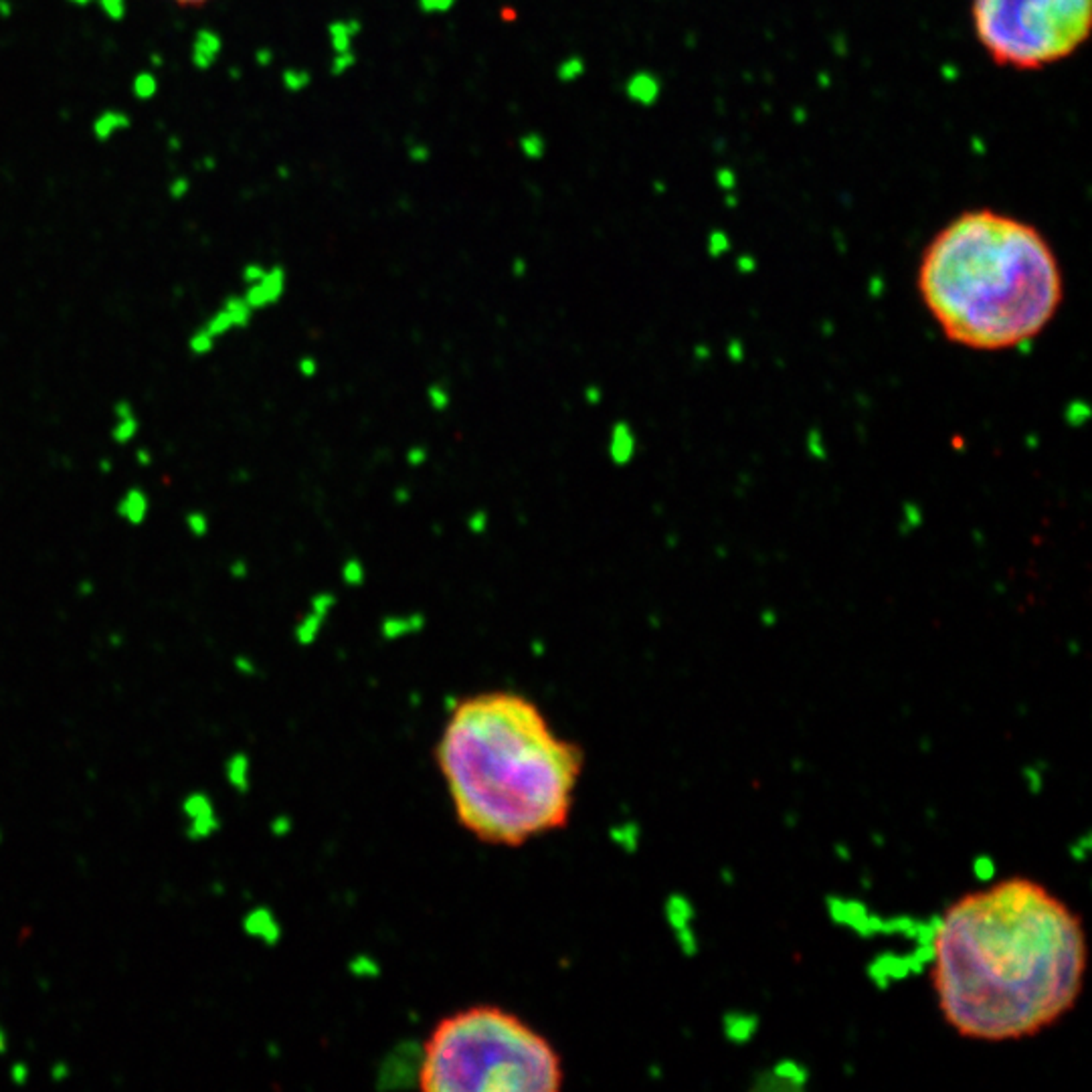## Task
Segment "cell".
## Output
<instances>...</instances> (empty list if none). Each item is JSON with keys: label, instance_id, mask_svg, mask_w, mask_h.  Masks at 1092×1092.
I'll use <instances>...</instances> for the list:
<instances>
[{"label": "cell", "instance_id": "obj_1", "mask_svg": "<svg viewBox=\"0 0 1092 1092\" xmlns=\"http://www.w3.org/2000/svg\"><path fill=\"white\" fill-rule=\"evenodd\" d=\"M1089 967L1083 915L1030 876L961 894L933 931L934 1003L969 1042H1024L1060 1024L1076 1009Z\"/></svg>", "mask_w": 1092, "mask_h": 1092}, {"label": "cell", "instance_id": "obj_43", "mask_svg": "<svg viewBox=\"0 0 1092 1092\" xmlns=\"http://www.w3.org/2000/svg\"><path fill=\"white\" fill-rule=\"evenodd\" d=\"M7 1050H9V1036H7V1032H4L3 1024H0V1054H4Z\"/></svg>", "mask_w": 1092, "mask_h": 1092}, {"label": "cell", "instance_id": "obj_18", "mask_svg": "<svg viewBox=\"0 0 1092 1092\" xmlns=\"http://www.w3.org/2000/svg\"><path fill=\"white\" fill-rule=\"evenodd\" d=\"M158 78L152 71L136 73L132 79V96L140 102H148L158 94Z\"/></svg>", "mask_w": 1092, "mask_h": 1092}, {"label": "cell", "instance_id": "obj_9", "mask_svg": "<svg viewBox=\"0 0 1092 1092\" xmlns=\"http://www.w3.org/2000/svg\"><path fill=\"white\" fill-rule=\"evenodd\" d=\"M150 508H152V502H150L148 492L142 486L127 487L118 498V502H115V514H118V518L133 528L142 526L148 520Z\"/></svg>", "mask_w": 1092, "mask_h": 1092}, {"label": "cell", "instance_id": "obj_25", "mask_svg": "<svg viewBox=\"0 0 1092 1092\" xmlns=\"http://www.w3.org/2000/svg\"><path fill=\"white\" fill-rule=\"evenodd\" d=\"M310 81H312L310 73L304 71V69H288V71H283L282 75L283 87H286L288 91H292V94L304 91L306 87L310 85Z\"/></svg>", "mask_w": 1092, "mask_h": 1092}, {"label": "cell", "instance_id": "obj_16", "mask_svg": "<svg viewBox=\"0 0 1092 1092\" xmlns=\"http://www.w3.org/2000/svg\"><path fill=\"white\" fill-rule=\"evenodd\" d=\"M249 766L251 765H249V759L245 753H233L229 759H226L225 777L235 791L245 793L247 789L251 787L249 785V783H251V779H249Z\"/></svg>", "mask_w": 1092, "mask_h": 1092}, {"label": "cell", "instance_id": "obj_17", "mask_svg": "<svg viewBox=\"0 0 1092 1092\" xmlns=\"http://www.w3.org/2000/svg\"><path fill=\"white\" fill-rule=\"evenodd\" d=\"M627 96L637 103H652L658 97V81L648 73L633 75L627 84Z\"/></svg>", "mask_w": 1092, "mask_h": 1092}, {"label": "cell", "instance_id": "obj_30", "mask_svg": "<svg viewBox=\"0 0 1092 1092\" xmlns=\"http://www.w3.org/2000/svg\"><path fill=\"white\" fill-rule=\"evenodd\" d=\"M265 270H267V267H264L261 264H249V265H245V267H243V273H241L243 283H245V286H249V283L259 282L261 277H264Z\"/></svg>", "mask_w": 1092, "mask_h": 1092}, {"label": "cell", "instance_id": "obj_33", "mask_svg": "<svg viewBox=\"0 0 1092 1092\" xmlns=\"http://www.w3.org/2000/svg\"><path fill=\"white\" fill-rule=\"evenodd\" d=\"M247 574H249V565H247V561H243V559H235V561H231V562H229V577H231V579H235V580H243V579L247 577Z\"/></svg>", "mask_w": 1092, "mask_h": 1092}, {"label": "cell", "instance_id": "obj_45", "mask_svg": "<svg viewBox=\"0 0 1092 1092\" xmlns=\"http://www.w3.org/2000/svg\"><path fill=\"white\" fill-rule=\"evenodd\" d=\"M174 3L190 4V7H195V4H202V3H207V0H174Z\"/></svg>", "mask_w": 1092, "mask_h": 1092}, {"label": "cell", "instance_id": "obj_28", "mask_svg": "<svg viewBox=\"0 0 1092 1092\" xmlns=\"http://www.w3.org/2000/svg\"><path fill=\"white\" fill-rule=\"evenodd\" d=\"M354 65H357V55H354L352 51H346V53H336V57L332 59V65H330V73L336 75V78H340V75L351 71Z\"/></svg>", "mask_w": 1092, "mask_h": 1092}, {"label": "cell", "instance_id": "obj_38", "mask_svg": "<svg viewBox=\"0 0 1092 1092\" xmlns=\"http://www.w3.org/2000/svg\"><path fill=\"white\" fill-rule=\"evenodd\" d=\"M75 591H78V593H79L81 597H90V595H94V593H96V585H94V580H90V579H81L79 583H78V586H75Z\"/></svg>", "mask_w": 1092, "mask_h": 1092}, {"label": "cell", "instance_id": "obj_12", "mask_svg": "<svg viewBox=\"0 0 1092 1092\" xmlns=\"http://www.w3.org/2000/svg\"><path fill=\"white\" fill-rule=\"evenodd\" d=\"M332 603H334V597L328 593H318L316 597H313L310 603V611H307L304 617L300 619V624L295 625V642L301 643V646H307V643L316 640L318 631H320V627L324 624V619H326Z\"/></svg>", "mask_w": 1092, "mask_h": 1092}, {"label": "cell", "instance_id": "obj_7", "mask_svg": "<svg viewBox=\"0 0 1092 1092\" xmlns=\"http://www.w3.org/2000/svg\"><path fill=\"white\" fill-rule=\"evenodd\" d=\"M253 313L255 312L251 310V306L247 304L243 295H229V298L220 304L219 310H214L211 316L207 318V322L202 324L201 328L207 330L214 340H220L223 336L233 332V330L247 328L253 320Z\"/></svg>", "mask_w": 1092, "mask_h": 1092}, {"label": "cell", "instance_id": "obj_36", "mask_svg": "<svg viewBox=\"0 0 1092 1092\" xmlns=\"http://www.w3.org/2000/svg\"><path fill=\"white\" fill-rule=\"evenodd\" d=\"M10 1076H13L15 1084H25L27 1080H28L27 1064H22V1062H16V1064H13V1068H10Z\"/></svg>", "mask_w": 1092, "mask_h": 1092}, {"label": "cell", "instance_id": "obj_19", "mask_svg": "<svg viewBox=\"0 0 1092 1092\" xmlns=\"http://www.w3.org/2000/svg\"><path fill=\"white\" fill-rule=\"evenodd\" d=\"M631 444L633 441H631L630 431H627V427L624 425L615 427V431L611 435V447H609L615 463H625L627 460H630Z\"/></svg>", "mask_w": 1092, "mask_h": 1092}, {"label": "cell", "instance_id": "obj_46", "mask_svg": "<svg viewBox=\"0 0 1092 1092\" xmlns=\"http://www.w3.org/2000/svg\"><path fill=\"white\" fill-rule=\"evenodd\" d=\"M522 271H524V264H522V261H516V273H522Z\"/></svg>", "mask_w": 1092, "mask_h": 1092}, {"label": "cell", "instance_id": "obj_34", "mask_svg": "<svg viewBox=\"0 0 1092 1092\" xmlns=\"http://www.w3.org/2000/svg\"><path fill=\"white\" fill-rule=\"evenodd\" d=\"M172 199H183L184 195L189 193V180L187 178H177L171 183V189H168Z\"/></svg>", "mask_w": 1092, "mask_h": 1092}, {"label": "cell", "instance_id": "obj_24", "mask_svg": "<svg viewBox=\"0 0 1092 1092\" xmlns=\"http://www.w3.org/2000/svg\"><path fill=\"white\" fill-rule=\"evenodd\" d=\"M520 152L524 154V158L528 160H540L546 152L544 138L537 132L524 133V136L520 138Z\"/></svg>", "mask_w": 1092, "mask_h": 1092}, {"label": "cell", "instance_id": "obj_14", "mask_svg": "<svg viewBox=\"0 0 1092 1092\" xmlns=\"http://www.w3.org/2000/svg\"><path fill=\"white\" fill-rule=\"evenodd\" d=\"M130 124V115L121 109H103L96 115L94 124H91V133L97 142H109L115 133L127 130Z\"/></svg>", "mask_w": 1092, "mask_h": 1092}, {"label": "cell", "instance_id": "obj_6", "mask_svg": "<svg viewBox=\"0 0 1092 1092\" xmlns=\"http://www.w3.org/2000/svg\"><path fill=\"white\" fill-rule=\"evenodd\" d=\"M183 816L187 819L184 835L190 841L208 840L220 829L219 813L211 795L205 791H193L183 799Z\"/></svg>", "mask_w": 1092, "mask_h": 1092}, {"label": "cell", "instance_id": "obj_40", "mask_svg": "<svg viewBox=\"0 0 1092 1092\" xmlns=\"http://www.w3.org/2000/svg\"><path fill=\"white\" fill-rule=\"evenodd\" d=\"M67 1076H69V1068L67 1064H63V1062H57V1064L51 1068V1078L57 1080V1083H61V1080H65Z\"/></svg>", "mask_w": 1092, "mask_h": 1092}, {"label": "cell", "instance_id": "obj_27", "mask_svg": "<svg viewBox=\"0 0 1092 1092\" xmlns=\"http://www.w3.org/2000/svg\"><path fill=\"white\" fill-rule=\"evenodd\" d=\"M342 580H344L346 585H352V586L363 585V580H364L363 562L357 561V559L346 561L344 567H342Z\"/></svg>", "mask_w": 1092, "mask_h": 1092}, {"label": "cell", "instance_id": "obj_21", "mask_svg": "<svg viewBox=\"0 0 1092 1092\" xmlns=\"http://www.w3.org/2000/svg\"><path fill=\"white\" fill-rule=\"evenodd\" d=\"M214 346H217V340H214L213 336L208 334L207 330H202L201 326L196 328L195 332L189 336V340H187L189 352L193 354V357H199V358L208 357V354L214 351Z\"/></svg>", "mask_w": 1092, "mask_h": 1092}, {"label": "cell", "instance_id": "obj_15", "mask_svg": "<svg viewBox=\"0 0 1092 1092\" xmlns=\"http://www.w3.org/2000/svg\"><path fill=\"white\" fill-rule=\"evenodd\" d=\"M360 28L363 27H360V22L357 19L330 22L328 34H330V47H332L334 55L352 51V40L360 33Z\"/></svg>", "mask_w": 1092, "mask_h": 1092}, {"label": "cell", "instance_id": "obj_32", "mask_svg": "<svg viewBox=\"0 0 1092 1092\" xmlns=\"http://www.w3.org/2000/svg\"><path fill=\"white\" fill-rule=\"evenodd\" d=\"M133 462L138 463V468H150L154 463V451L150 447L140 445L133 451Z\"/></svg>", "mask_w": 1092, "mask_h": 1092}, {"label": "cell", "instance_id": "obj_10", "mask_svg": "<svg viewBox=\"0 0 1092 1092\" xmlns=\"http://www.w3.org/2000/svg\"><path fill=\"white\" fill-rule=\"evenodd\" d=\"M114 423L109 429V437L115 445H130L136 441L140 433V419H138L136 409L127 399H118L112 406Z\"/></svg>", "mask_w": 1092, "mask_h": 1092}, {"label": "cell", "instance_id": "obj_26", "mask_svg": "<svg viewBox=\"0 0 1092 1092\" xmlns=\"http://www.w3.org/2000/svg\"><path fill=\"white\" fill-rule=\"evenodd\" d=\"M102 15L112 22H121L127 15V0H96Z\"/></svg>", "mask_w": 1092, "mask_h": 1092}, {"label": "cell", "instance_id": "obj_2", "mask_svg": "<svg viewBox=\"0 0 1092 1092\" xmlns=\"http://www.w3.org/2000/svg\"><path fill=\"white\" fill-rule=\"evenodd\" d=\"M453 813L474 838L518 847L571 819L583 751L537 702L492 690L451 708L435 748Z\"/></svg>", "mask_w": 1092, "mask_h": 1092}, {"label": "cell", "instance_id": "obj_39", "mask_svg": "<svg viewBox=\"0 0 1092 1092\" xmlns=\"http://www.w3.org/2000/svg\"><path fill=\"white\" fill-rule=\"evenodd\" d=\"M409 156L411 160L415 162H425L429 158V148L423 146V144H415V146L409 150Z\"/></svg>", "mask_w": 1092, "mask_h": 1092}, {"label": "cell", "instance_id": "obj_22", "mask_svg": "<svg viewBox=\"0 0 1092 1092\" xmlns=\"http://www.w3.org/2000/svg\"><path fill=\"white\" fill-rule=\"evenodd\" d=\"M184 528L190 537L195 538H207L208 532H211V518H208L207 512L202 510H190L184 516Z\"/></svg>", "mask_w": 1092, "mask_h": 1092}, {"label": "cell", "instance_id": "obj_5", "mask_svg": "<svg viewBox=\"0 0 1092 1092\" xmlns=\"http://www.w3.org/2000/svg\"><path fill=\"white\" fill-rule=\"evenodd\" d=\"M971 27L996 65L1039 71L1089 40L1092 0H971Z\"/></svg>", "mask_w": 1092, "mask_h": 1092}, {"label": "cell", "instance_id": "obj_23", "mask_svg": "<svg viewBox=\"0 0 1092 1092\" xmlns=\"http://www.w3.org/2000/svg\"><path fill=\"white\" fill-rule=\"evenodd\" d=\"M583 73H585V61L577 55L567 57V59L561 61L559 67H556V78H559V81H562V84H573V81L583 78Z\"/></svg>", "mask_w": 1092, "mask_h": 1092}, {"label": "cell", "instance_id": "obj_37", "mask_svg": "<svg viewBox=\"0 0 1092 1092\" xmlns=\"http://www.w3.org/2000/svg\"><path fill=\"white\" fill-rule=\"evenodd\" d=\"M235 667L241 673H245V676H249V673H255L253 660L247 658V655H237V658H235Z\"/></svg>", "mask_w": 1092, "mask_h": 1092}, {"label": "cell", "instance_id": "obj_13", "mask_svg": "<svg viewBox=\"0 0 1092 1092\" xmlns=\"http://www.w3.org/2000/svg\"><path fill=\"white\" fill-rule=\"evenodd\" d=\"M243 931H245L249 937H255L259 940H264L267 945L277 943L282 937V928L277 925L276 916H273L271 910L267 909H253L249 910L243 919Z\"/></svg>", "mask_w": 1092, "mask_h": 1092}, {"label": "cell", "instance_id": "obj_20", "mask_svg": "<svg viewBox=\"0 0 1092 1092\" xmlns=\"http://www.w3.org/2000/svg\"><path fill=\"white\" fill-rule=\"evenodd\" d=\"M421 625H423V617H419V615H409V617L387 619L385 625H382V631H385L387 637H399V636H405V633L419 630Z\"/></svg>", "mask_w": 1092, "mask_h": 1092}, {"label": "cell", "instance_id": "obj_4", "mask_svg": "<svg viewBox=\"0 0 1092 1092\" xmlns=\"http://www.w3.org/2000/svg\"><path fill=\"white\" fill-rule=\"evenodd\" d=\"M417 1080L427 1092H556L565 1066L526 1020L478 1003L437 1021L421 1048Z\"/></svg>", "mask_w": 1092, "mask_h": 1092}, {"label": "cell", "instance_id": "obj_11", "mask_svg": "<svg viewBox=\"0 0 1092 1092\" xmlns=\"http://www.w3.org/2000/svg\"><path fill=\"white\" fill-rule=\"evenodd\" d=\"M223 53V39L213 28H199L190 45V61L199 71H208Z\"/></svg>", "mask_w": 1092, "mask_h": 1092}, {"label": "cell", "instance_id": "obj_41", "mask_svg": "<svg viewBox=\"0 0 1092 1092\" xmlns=\"http://www.w3.org/2000/svg\"><path fill=\"white\" fill-rule=\"evenodd\" d=\"M271 61H273V53H271L270 49H259L257 51V63H259V65H264V67L271 65Z\"/></svg>", "mask_w": 1092, "mask_h": 1092}, {"label": "cell", "instance_id": "obj_35", "mask_svg": "<svg viewBox=\"0 0 1092 1092\" xmlns=\"http://www.w3.org/2000/svg\"><path fill=\"white\" fill-rule=\"evenodd\" d=\"M298 370H300V375H304V376H307V379H310V376H313V375L318 373V363L313 358H310V357H304V358H300Z\"/></svg>", "mask_w": 1092, "mask_h": 1092}, {"label": "cell", "instance_id": "obj_29", "mask_svg": "<svg viewBox=\"0 0 1092 1092\" xmlns=\"http://www.w3.org/2000/svg\"><path fill=\"white\" fill-rule=\"evenodd\" d=\"M425 15H445L456 7V0H417Z\"/></svg>", "mask_w": 1092, "mask_h": 1092}, {"label": "cell", "instance_id": "obj_42", "mask_svg": "<svg viewBox=\"0 0 1092 1092\" xmlns=\"http://www.w3.org/2000/svg\"><path fill=\"white\" fill-rule=\"evenodd\" d=\"M97 468H100V472L103 475H109V474L114 472V462L109 460V457H102V460L97 462Z\"/></svg>", "mask_w": 1092, "mask_h": 1092}, {"label": "cell", "instance_id": "obj_47", "mask_svg": "<svg viewBox=\"0 0 1092 1092\" xmlns=\"http://www.w3.org/2000/svg\"><path fill=\"white\" fill-rule=\"evenodd\" d=\"M0 840H3V832H0Z\"/></svg>", "mask_w": 1092, "mask_h": 1092}, {"label": "cell", "instance_id": "obj_8", "mask_svg": "<svg viewBox=\"0 0 1092 1092\" xmlns=\"http://www.w3.org/2000/svg\"><path fill=\"white\" fill-rule=\"evenodd\" d=\"M283 294H286V270L280 265H273L265 270L259 282L249 283L241 295L251 306V310L257 312L277 304L283 298Z\"/></svg>", "mask_w": 1092, "mask_h": 1092}, {"label": "cell", "instance_id": "obj_44", "mask_svg": "<svg viewBox=\"0 0 1092 1092\" xmlns=\"http://www.w3.org/2000/svg\"><path fill=\"white\" fill-rule=\"evenodd\" d=\"M67 3L73 4V7H78V9H85V7H90V4H94L96 0H67Z\"/></svg>", "mask_w": 1092, "mask_h": 1092}, {"label": "cell", "instance_id": "obj_3", "mask_svg": "<svg viewBox=\"0 0 1092 1092\" xmlns=\"http://www.w3.org/2000/svg\"><path fill=\"white\" fill-rule=\"evenodd\" d=\"M1064 273L1036 225L996 208L952 217L928 241L916 292L951 344L1003 352L1030 344L1064 304Z\"/></svg>", "mask_w": 1092, "mask_h": 1092}, {"label": "cell", "instance_id": "obj_31", "mask_svg": "<svg viewBox=\"0 0 1092 1092\" xmlns=\"http://www.w3.org/2000/svg\"><path fill=\"white\" fill-rule=\"evenodd\" d=\"M429 403H431L437 411L445 409L447 403H450V397H447L445 388H441V387H431V388H429Z\"/></svg>", "mask_w": 1092, "mask_h": 1092}]
</instances>
